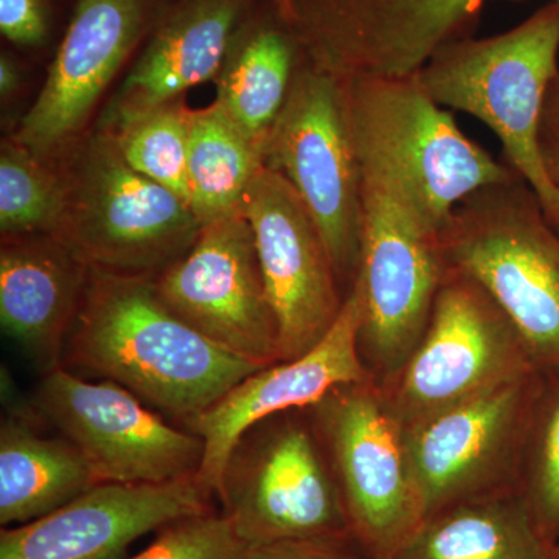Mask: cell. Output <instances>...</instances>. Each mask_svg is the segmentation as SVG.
Masks as SVG:
<instances>
[{
  "mask_svg": "<svg viewBox=\"0 0 559 559\" xmlns=\"http://www.w3.org/2000/svg\"><path fill=\"white\" fill-rule=\"evenodd\" d=\"M191 110L182 98L108 119V132L123 159L146 178L156 180L190 205L189 160Z\"/></svg>",
  "mask_w": 559,
  "mask_h": 559,
  "instance_id": "cell-24",
  "label": "cell"
},
{
  "mask_svg": "<svg viewBox=\"0 0 559 559\" xmlns=\"http://www.w3.org/2000/svg\"><path fill=\"white\" fill-rule=\"evenodd\" d=\"M240 210L255 240L282 360L300 358L325 337L344 307L329 250L288 180L266 165Z\"/></svg>",
  "mask_w": 559,
  "mask_h": 559,
  "instance_id": "cell-14",
  "label": "cell"
},
{
  "mask_svg": "<svg viewBox=\"0 0 559 559\" xmlns=\"http://www.w3.org/2000/svg\"><path fill=\"white\" fill-rule=\"evenodd\" d=\"M241 559H371L353 535L286 539L249 546Z\"/></svg>",
  "mask_w": 559,
  "mask_h": 559,
  "instance_id": "cell-28",
  "label": "cell"
},
{
  "mask_svg": "<svg viewBox=\"0 0 559 559\" xmlns=\"http://www.w3.org/2000/svg\"><path fill=\"white\" fill-rule=\"evenodd\" d=\"M539 151L544 167L559 189V73L551 81L539 124Z\"/></svg>",
  "mask_w": 559,
  "mask_h": 559,
  "instance_id": "cell-30",
  "label": "cell"
},
{
  "mask_svg": "<svg viewBox=\"0 0 559 559\" xmlns=\"http://www.w3.org/2000/svg\"><path fill=\"white\" fill-rule=\"evenodd\" d=\"M362 178L359 348L378 381L404 366L428 326L447 274L440 230L384 180Z\"/></svg>",
  "mask_w": 559,
  "mask_h": 559,
  "instance_id": "cell-6",
  "label": "cell"
},
{
  "mask_svg": "<svg viewBox=\"0 0 559 559\" xmlns=\"http://www.w3.org/2000/svg\"><path fill=\"white\" fill-rule=\"evenodd\" d=\"M64 178L68 202L53 235L91 270L156 277L200 234L190 205L135 171L106 131L81 146Z\"/></svg>",
  "mask_w": 559,
  "mask_h": 559,
  "instance_id": "cell-5",
  "label": "cell"
},
{
  "mask_svg": "<svg viewBox=\"0 0 559 559\" xmlns=\"http://www.w3.org/2000/svg\"><path fill=\"white\" fill-rule=\"evenodd\" d=\"M263 167V151L218 103L191 110L187 176L190 207L202 226L238 212Z\"/></svg>",
  "mask_w": 559,
  "mask_h": 559,
  "instance_id": "cell-23",
  "label": "cell"
},
{
  "mask_svg": "<svg viewBox=\"0 0 559 559\" xmlns=\"http://www.w3.org/2000/svg\"><path fill=\"white\" fill-rule=\"evenodd\" d=\"M270 2L283 20H288L290 0H270Z\"/></svg>",
  "mask_w": 559,
  "mask_h": 559,
  "instance_id": "cell-32",
  "label": "cell"
},
{
  "mask_svg": "<svg viewBox=\"0 0 559 559\" xmlns=\"http://www.w3.org/2000/svg\"><path fill=\"white\" fill-rule=\"evenodd\" d=\"M36 409L86 459L97 484H164L200 474L204 443L168 425L117 382H92L58 366L35 393Z\"/></svg>",
  "mask_w": 559,
  "mask_h": 559,
  "instance_id": "cell-11",
  "label": "cell"
},
{
  "mask_svg": "<svg viewBox=\"0 0 559 559\" xmlns=\"http://www.w3.org/2000/svg\"><path fill=\"white\" fill-rule=\"evenodd\" d=\"M245 0H186L162 24L121 84L109 119L179 100L216 79L235 38Z\"/></svg>",
  "mask_w": 559,
  "mask_h": 559,
  "instance_id": "cell-19",
  "label": "cell"
},
{
  "mask_svg": "<svg viewBox=\"0 0 559 559\" xmlns=\"http://www.w3.org/2000/svg\"><path fill=\"white\" fill-rule=\"evenodd\" d=\"M450 270L477 283L520 334L538 371L559 370V234L513 176L460 202L440 230Z\"/></svg>",
  "mask_w": 559,
  "mask_h": 559,
  "instance_id": "cell-4",
  "label": "cell"
},
{
  "mask_svg": "<svg viewBox=\"0 0 559 559\" xmlns=\"http://www.w3.org/2000/svg\"><path fill=\"white\" fill-rule=\"evenodd\" d=\"M97 485L83 454L64 437L38 432L11 414L0 428V524L39 520Z\"/></svg>",
  "mask_w": 559,
  "mask_h": 559,
  "instance_id": "cell-21",
  "label": "cell"
},
{
  "mask_svg": "<svg viewBox=\"0 0 559 559\" xmlns=\"http://www.w3.org/2000/svg\"><path fill=\"white\" fill-rule=\"evenodd\" d=\"M342 87L360 176L399 190L439 230L460 202L518 175L460 130L417 73L352 76Z\"/></svg>",
  "mask_w": 559,
  "mask_h": 559,
  "instance_id": "cell-2",
  "label": "cell"
},
{
  "mask_svg": "<svg viewBox=\"0 0 559 559\" xmlns=\"http://www.w3.org/2000/svg\"><path fill=\"white\" fill-rule=\"evenodd\" d=\"M364 297L355 282L329 333L300 358L280 360L238 382L207 411L187 421L204 443L200 479L216 495L235 444L257 423L305 411L331 390L374 378L359 348Z\"/></svg>",
  "mask_w": 559,
  "mask_h": 559,
  "instance_id": "cell-15",
  "label": "cell"
},
{
  "mask_svg": "<svg viewBox=\"0 0 559 559\" xmlns=\"http://www.w3.org/2000/svg\"><path fill=\"white\" fill-rule=\"evenodd\" d=\"M538 373L520 334L474 280L447 267L425 334L381 382L401 426Z\"/></svg>",
  "mask_w": 559,
  "mask_h": 559,
  "instance_id": "cell-10",
  "label": "cell"
},
{
  "mask_svg": "<svg viewBox=\"0 0 559 559\" xmlns=\"http://www.w3.org/2000/svg\"><path fill=\"white\" fill-rule=\"evenodd\" d=\"M68 202L64 175L13 139L0 153V229L3 238L53 234Z\"/></svg>",
  "mask_w": 559,
  "mask_h": 559,
  "instance_id": "cell-26",
  "label": "cell"
},
{
  "mask_svg": "<svg viewBox=\"0 0 559 559\" xmlns=\"http://www.w3.org/2000/svg\"><path fill=\"white\" fill-rule=\"evenodd\" d=\"M154 285L173 312L231 355L261 369L282 360L255 240L241 210L204 224Z\"/></svg>",
  "mask_w": 559,
  "mask_h": 559,
  "instance_id": "cell-13",
  "label": "cell"
},
{
  "mask_svg": "<svg viewBox=\"0 0 559 559\" xmlns=\"http://www.w3.org/2000/svg\"><path fill=\"white\" fill-rule=\"evenodd\" d=\"M492 2H524V0H492ZM547 2L557 3V5H559V0H547Z\"/></svg>",
  "mask_w": 559,
  "mask_h": 559,
  "instance_id": "cell-34",
  "label": "cell"
},
{
  "mask_svg": "<svg viewBox=\"0 0 559 559\" xmlns=\"http://www.w3.org/2000/svg\"><path fill=\"white\" fill-rule=\"evenodd\" d=\"M145 13V0H79L49 76L11 139L47 162L68 153L139 43Z\"/></svg>",
  "mask_w": 559,
  "mask_h": 559,
  "instance_id": "cell-17",
  "label": "cell"
},
{
  "mask_svg": "<svg viewBox=\"0 0 559 559\" xmlns=\"http://www.w3.org/2000/svg\"><path fill=\"white\" fill-rule=\"evenodd\" d=\"M551 226H554L555 229H557V231L559 234V219L555 221V223H551Z\"/></svg>",
  "mask_w": 559,
  "mask_h": 559,
  "instance_id": "cell-35",
  "label": "cell"
},
{
  "mask_svg": "<svg viewBox=\"0 0 559 559\" xmlns=\"http://www.w3.org/2000/svg\"><path fill=\"white\" fill-rule=\"evenodd\" d=\"M216 496L248 546L353 535L314 425L296 411L257 423L238 440Z\"/></svg>",
  "mask_w": 559,
  "mask_h": 559,
  "instance_id": "cell-7",
  "label": "cell"
},
{
  "mask_svg": "<svg viewBox=\"0 0 559 559\" xmlns=\"http://www.w3.org/2000/svg\"><path fill=\"white\" fill-rule=\"evenodd\" d=\"M558 73L559 5L551 2L499 35L451 40L417 72L440 106L495 132L503 160L535 190L550 223L559 219V189L540 157L539 124Z\"/></svg>",
  "mask_w": 559,
  "mask_h": 559,
  "instance_id": "cell-3",
  "label": "cell"
},
{
  "mask_svg": "<svg viewBox=\"0 0 559 559\" xmlns=\"http://www.w3.org/2000/svg\"><path fill=\"white\" fill-rule=\"evenodd\" d=\"M516 487L551 549L559 543V370L540 371Z\"/></svg>",
  "mask_w": 559,
  "mask_h": 559,
  "instance_id": "cell-25",
  "label": "cell"
},
{
  "mask_svg": "<svg viewBox=\"0 0 559 559\" xmlns=\"http://www.w3.org/2000/svg\"><path fill=\"white\" fill-rule=\"evenodd\" d=\"M549 559H559V543L551 547Z\"/></svg>",
  "mask_w": 559,
  "mask_h": 559,
  "instance_id": "cell-33",
  "label": "cell"
},
{
  "mask_svg": "<svg viewBox=\"0 0 559 559\" xmlns=\"http://www.w3.org/2000/svg\"><path fill=\"white\" fill-rule=\"evenodd\" d=\"M200 474L164 484H97L39 520L3 527L0 559H120L173 521L212 510Z\"/></svg>",
  "mask_w": 559,
  "mask_h": 559,
  "instance_id": "cell-16",
  "label": "cell"
},
{
  "mask_svg": "<svg viewBox=\"0 0 559 559\" xmlns=\"http://www.w3.org/2000/svg\"><path fill=\"white\" fill-rule=\"evenodd\" d=\"M0 31L20 46L39 44L47 35L43 0H0Z\"/></svg>",
  "mask_w": 559,
  "mask_h": 559,
  "instance_id": "cell-29",
  "label": "cell"
},
{
  "mask_svg": "<svg viewBox=\"0 0 559 559\" xmlns=\"http://www.w3.org/2000/svg\"><path fill=\"white\" fill-rule=\"evenodd\" d=\"M218 79L216 103L261 151L288 97L301 51L288 22L275 13L235 35Z\"/></svg>",
  "mask_w": 559,
  "mask_h": 559,
  "instance_id": "cell-22",
  "label": "cell"
},
{
  "mask_svg": "<svg viewBox=\"0 0 559 559\" xmlns=\"http://www.w3.org/2000/svg\"><path fill=\"white\" fill-rule=\"evenodd\" d=\"M62 367L91 371L190 421L261 367L180 319L154 277L91 270Z\"/></svg>",
  "mask_w": 559,
  "mask_h": 559,
  "instance_id": "cell-1",
  "label": "cell"
},
{
  "mask_svg": "<svg viewBox=\"0 0 559 559\" xmlns=\"http://www.w3.org/2000/svg\"><path fill=\"white\" fill-rule=\"evenodd\" d=\"M90 272L53 234L3 238L0 322L44 373L61 366Z\"/></svg>",
  "mask_w": 559,
  "mask_h": 559,
  "instance_id": "cell-18",
  "label": "cell"
},
{
  "mask_svg": "<svg viewBox=\"0 0 559 559\" xmlns=\"http://www.w3.org/2000/svg\"><path fill=\"white\" fill-rule=\"evenodd\" d=\"M264 165L288 180L322 235L341 286L355 285L362 178L347 124L342 80L301 57L267 135Z\"/></svg>",
  "mask_w": 559,
  "mask_h": 559,
  "instance_id": "cell-9",
  "label": "cell"
},
{
  "mask_svg": "<svg viewBox=\"0 0 559 559\" xmlns=\"http://www.w3.org/2000/svg\"><path fill=\"white\" fill-rule=\"evenodd\" d=\"M540 371L403 428L411 476L426 516L516 487Z\"/></svg>",
  "mask_w": 559,
  "mask_h": 559,
  "instance_id": "cell-12",
  "label": "cell"
},
{
  "mask_svg": "<svg viewBox=\"0 0 559 559\" xmlns=\"http://www.w3.org/2000/svg\"><path fill=\"white\" fill-rule=\"evenodd\" d=\"M310 409L353 536L371 559H392L426 511L411 476L403 426L381 382L340 385Z\"/></svg>",
  "mask_w": 559,
  "mask_h": 559,
  "instance_id": "cell-8",
  "label": "cell"
},
{
  "mask_svg": "<svg viewBox=\"0 0 559 559\" xmlns=\"http://www.w3.org/2000/svg\"><path fill=\"white\" fill-rule=\"evenodd\" d=\"M518 487L430 513L392 559H549Z\"/></svg>",
  "mask_w": 559,
  "mask_h": 559,
  "instance_id": "cell-20",
  "label": "cell"
},
{
  "mask_svg": "<svg viewBox=\"0 0 559 559\" xmlns=\"http://www.w3.org/2000/svg\"><path fill=\"white\" fill-rule=\"evenodd\" d=\"M17 86H20L17 69L14 68L9 58L2 57V60H0V94L3 98L10 97L17 90Z\"/></svg>",
  "mask_w": 559,
  "mask_h": 559,
  "instance_id": "cell-31",
  "label": "cell"
},
{
  "mask_svg": "<svg viewBox=\"0 0 559 559\" xmlns=\"http://www.w3.org/2000/svg\"><path fill=\"white\" fill-rule=\"evenodd\" d=\"M248 547L230 518L212 509L165 525L131 559H241Z\"/></svg>",
  "mask_w": 559,
  "mask_h": 559,
  "instance_id": "cell-27",
  "label": "cell"
}]
</instances>
